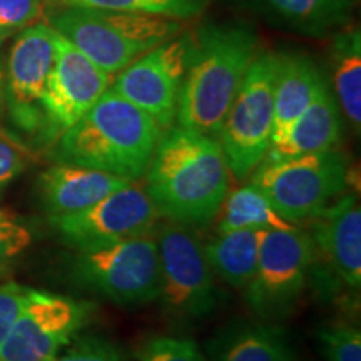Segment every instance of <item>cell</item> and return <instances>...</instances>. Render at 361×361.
Here are the masks:
<instances>
[{"label": "cell", "instance_id": "cell-32", "mask_svg": "<svg viewBox=\"0 0 361 361\" xmlns=\"http://www.w3.org/2000/svg\"><path fill=\"white\" fill-rule=\"evenodd\" d=\"M4 111H6V71L0 62V119H2Z\"/></svg>", "mask_w": 361, "mask_h": 361}, {"label": "cell", "instance_id": "cell-5", "mask_svg": "<svg viewBox=\"0 0 361 361\" xmlns=\"http://www.w3.org/2000/svg\"><path fill=\"white\" fill-rule=\"evenodd\" d=\"M159 259L157 303L171 322L192 324L214 313L221 290L204 241L192 226L159 219L154 226Z\"/></svg>", "mask_w": 361, "mask_h": 361}, {"label": "cell", "instance_id": "cell-9", "mask_svg": "<svg viewBox=\"0 0 361 361\" xmlns=\"http://www.w3.org/2000/svg\"><path fill=\"white\" fill-rule=\"evenodd\" d=\"M313 243L300 226L263 231L255 276L243 291L256 318L281 322L296 310L308 286Z\"/></svg>", "mask_w": 361, "mask_h": 361}, {"label": "cell", "instance_id": "cell-14", "mask_svg": "<svg viewBox=\"0 0 361 361\" xmlns=\"http://www.w3.org/2000/svg\"><path fill=\"white\" fill-rule=\"evenodd\" d=\"M310 221L313 263L310 273L324 283H338L350 291L361 288V207L353 194H343Z\"/></svg>", "mask_w": 361, "mask_h": 361}, {"label": "cell", "instance_id": "cell-26", "mask_svg": "<svg viewBox=\"0 0 361 361\" xmlns=\"http://www.w3.org/2000/svg\"><path fill=\"white\" fill-rule=\"evenodd\" d=\"M318 343L326 361H361L360 326L335 323L318 331Z\"/></svg>", "mask_w": 361, "mask_h": 361}, {"label": "cell", "instance_id": "cell-28", "mask_svg": "<svg viewBox=\"0 0 361 361\" xmlns=\"http://www.w3.org/2000/svg\"><path fill=\"white\" fill-rule=\"evenodd\" d=\"M52 361H124V356L112 341L89 335L72 340Z\"/></svg>", "mask_w": 361, "mask_h": 361}, {"label": "cell", "instance_id": "cell-16", "mask_svg": "<svg viewBox=\"0 0 361 361\" xmlns=\"http://www.w3.org/2000/svg\"><path fill=\"white\" fill-rule=\"evenodd\" d=\"M128 184H130V180L102 171L56 162L39 174L37 196L51 218L75 213L96 204L97 201Z\"/></svg>", "mask_w": 361, "mask_h": 361}, {"label": "cell", "instance_id": "cell-12", "mask_svg": "<svg viewBox=\"0 0 361 361\" xmlns=\"http://www.w3.org/2000/svg\"><path fill=\"white\" fill-rule=\"evenodd\" d=\"M191 54V40H166L117 72L112 89L147 112L162 130L169 129L178 114L179 94Z\"/></svg>", "mask_w": 361, "mask_h": 361}, {"label": "cell", "instance_id": "cell-19", "mask_svg": "<svg viewBox=\"0 0 361 361\" xmlns=\"http://www.w3.org/2000/svg\"><path fill=\"white\" fill-rule=\"evenodd\" d=\"M324 84L326 82L319 71L308 57H279L271 146L279 144L286 137L291 126L313 102Z\"/></svg>", "mask_w": 361, "mask_h": 361}, {"label": "cell", "instance_id": "cell-29", "mask_svg": "<svg viewBox=\"0 0 361 361\" xmlns=\"http://www.w3.org/2000/svg\"><path fill=\"white\" fill-rule=\"evenodd\" d=\"M29 288L12 281H0V343L6 340L12 324L24 308Z\"/></svg>", "mask_w": 361, "mask_h": 361}, {"label": "cell", "instance_id": "cell-7", "mask_svg": "<svg viewBox=\"0 0 361 361\" xmlns=\"http://www.w3.org/2000/svg\"><path fill=\"white\" fill-rule=\"evenodd\" d=\"M279 56L258 54L239 85L218 141L231 176L250 178L271 146Z\"/></svg>", "mask_w": 361, "mask_h": 361}, {"label": "cell", "instance_id": "cell-27", "mask_svg": "<svg viewBox=\"0 0 361 361\" xmlns=\"http://www.w3.org/2000/svg\"><path fill=\"white\" fill-rule=\"evenodd\" d=\"M37 154L19 135L0 128V192L7 189L19 176L25 173Z\"/></svg>", "mask_w": 361, "mask_h": 361}, {"label": "cell", "instance_id": "cell-13", "mask_svg": "<svg viewBox=\"0 0 361 361\" xmlns=\"http://www.w3.org/2000/svg\"><path fill=\"white\" fill-rule=\"evenodd\" d=\"M112 75L94 64L61 34L56 35V59L40 109L49 134L61 135L75 124L109 89Z\"/></svg>", "mask_w": 361, "mask_h": 361}, {"label": "cell", "instance_id": "cell-10", "mask_svg": "<svg viewBox=\"0 0 361 361\" xmlns=\"http://www.w3.org/2000/svg\"><path fill=\"white\" fill-rule=\"evenodd\" d=\"M94 305L29 288L6 340L0 361H52L89 323Z\"/></svg>", "mask_w": 361, "mask_h": 361}, {"label": "cell", "instance_id": "cell-4", "mask_svg": "<svg viewBox=\"0 0 361 361\" xmlns=\"http://www.w3.org/2000/svg\"><path fill=\"white\" fill-rule=\"evenodd\" d=\"M51 27L94 64L114 75L179 32V22L161 16L67 7Z\"/></svg>", "mask_w": 361, "mask_h": 361}, {"label": "cell", "instance_id": "cell-23", "mask_svg": "<svg viewBox=\"0 0 361 361\" xmlns=\"http://www.w3.org/2000/svg\"><path fill=\"white\" fill-rule=\"evenodd\" d=\"M69 7L102 8L161 16L168 19H191L204 11L207 0H64Z\"/></svg>", "mask_w": 361, "mask_h": 361}, {"label": "cell", "instance_id": "cell-15", "mask_svg": "<svg viewBox=\"0 0 361 361\" xmlns=\"http://www.w3.org/2000/svg\"><path fill=\"white\" fill-rule=\"evenodd\" d=\"M56 35L51 25L27 27L8 56L6 106L13 123L27 133L42 126L40 101L56 59Z\"/></svg>", "mask_w": 361, "mask_h": 361}, {"label": "cell", "instance_id": "cell-11", "mask_svg": "<svg viewBox=\"0 0 361 361\" xmlns=\"http://www.w3.org/2000/svg\"><path fill=\"white\" fill-rule=\"evenodd\" d=\"M159 219L156 207L137 183H130L75 213L49 218L61 241L75 251H96L151 233Z\"/></svg>", "mask_w": 361, "mask_h": 361}, {"label": "cell", "instance_id": "cell-2", "mask_svg": "<svg viewBox=\"0 0 361 361\" xmlns=\"http://www.w3.org/2000/svg\"><path fill=\"white\" fill-rule=\"evenodd\" d=\"M164 133L147 112L109 87L57 137L54 159L102 171L130 183L146 174Z\"/></svg>", "mask_w": 361, "mask_h": 361}, {"label": "cell", "instance_id": "cell-25", "mask_svg": "<svg viewBox=\"0 0 361 361\" xmlns=\"http://www.w3.org/2000/svg\"><path fill=\"white\" fill-rule=\"evenodd\" d=\"M135 361H207L196 341L184 336L156 335L139 346Z\"/></svg>", "mask_w": 361, "mask_h": 361}, {"label": "cell", "instance_id": "cell-33", "mask_svg": "<svg viewBox=\"0 0 361 361\" xmlns=\"http://www.w3.org/2000/svg\"><path fill=\"white\" fill-rule=\"evenodd\" d=\"M16 32V30H12V29H6V27H0V44L4 42V40H6L7 37H11V35Z\"/></svg>", "mask_w": 361, "mask_h": 361}, {"label": "cell", "instance_id": "cell-24", "mask_svg": "<svg viewBox=\"0 0 361 361\" xmlns=\"http://www.w3.org/2000/svg\"><path fill=\"white\" fill-rule=\"evenodd\" d=\"M34 231L11 207L0 206V281L11 276L17 261L32 246Z\"/></svg>", "mask_w": 361, "mask_h": 361}, {"label": "cell", "instance_id": "cell-3", "mask_svg": "<svg viewBox=\"0 0 361 361\" xmlns=\"http://www.w3.org/2000/svg\"><path fill=\"white\" fill-rule=\"evenodd\" d=\"M258 40L241 27L211 29L192 44L178 104V126L218 139L221 126L251 62Z\"/></svg>", "mask_w": 361, "mask_h": 361}, {"label": "cell", "instance_id": "cell-22", "mask_svg": "<svg viewBox=\"0 0 361 361\" xmlns=\"http://www.w3.org/2000/svg\"><path fill=\"white\" fill-rule=\"evenodd\" d=\"M333 85L336 102L351 126L360 133L361 126V39L360 30H350L336 37L333 45Z\"/></svg>", "mask_w": 361, "mask_h": 361}, {"label": "cell", "instance_id": "cell-20", "mask_svg": "<svg viewBox=\"0 0 361 361\" xmlns=\"http://www.w3.org/2000/svg\"><path fill=\"white\" fill-rule=\"evenodd\" d=\"M263 231L238 229L229 233H216L204 243L207 259L216 276L238 291H245L255 276L258 264L259 243Z\"/></svg>", "mask_w": 361, "mask_h": 361}, {"label": "cell", "instance_id": "cell-17", "mask_svg": "<svg viewBox=\"0 0 361 361\" xmlns=\"http://www.w3.org/2000/svg\"><path fill=\"white\" fill-rule=\"evenodd\" d=\"M211 361H295L290 331L264 319H234L207 345Z\"/></svg>", "mask_w": 361, "mask_h": 361}, {"label": "cell", "instance_id": "cell-18", "mask_svg": "<svg viewBox=\"0 0 361 361\" xmlns=\"http://www.w3.org/2000/svg\"><path fill=\"white\" fill-rule=\"evenodd\" d=\"M341 141V116L336 99L324 84L313 102L291 126L279 144L269 146L261 162H279L291 157L336 149Z\"/></svg>", "mask_w": 361, "mask_h": 361}, {"label": "cell", "instance_id": "cell-1", "mask_svg": "<svg viewBox=\"0 0 361 361\" xmlns=\"http://www.w3.org/2000/svg\"><path fill=\"white\" fill-rule=\"evenodd\" d=\"M142 179L161 218L201 228L218 218L231 173L218 139L176 126L161 134Z\"/></svg>", "mask_w": 361, "mask_h": 361}, {"label": "cell", "instance_id": "cell-21", "mask_svg": "<svg viewBox=\"0 0 361 361\" xmlns=\"http://www.w3.org/2000/svg\"><path fill=\"white\" fill-rule=\"evenodd\" d=\"M219 214L221 218L216 228L218 233L238 231V229L274 231V229H290L296 226L284 219L271 204L268 196L251 180L233 191H228Z\"/></svg>", "mask_w": 361, "mask_h": 361}, {"label": "cell", "instance_id": "cell-8", "mask_svg": "<svg viewBox=\"0 0 361 361\" xmlns=\"http://www.w3.org/2000/svg\"><path fill=\"white\" fill-rule=\"evenodd\" d=\"M71 276L78 286L119 306L154 303L159 295L154 229L96 251H75Z\"/></svg>", "mask_w": 361, "mask_h": 361}, {"label": "cell", "instance_id": "cell-30", "mask_svg": "<svg viewBox=\"0 0 361 361\" xmlns=\"http://www.w3.org/2000/svg\"><path fill=\"white\" fill-rule=\"evenodd\" d=\"M283 16L298 20H314L328 16L340 0H268Z\"/></svg>", "mask_w": 361, "mask_h": 361}, {"label": "cell", "instance_id": "cell-31", "mask_svg": "<svg viewBox=\"0 0 361 361\" xmlns=\"http://www.w3.org/2000/svg\"><path fill=\"white\" fill-rule=\"evenodd\" d=\"M42 0H0V27L17 30L37 19Z\"/></svg>", "mask_w": 361, "mask_h": 361}, {"label": "cell", "instance_id": "cell-6", "mask_svg": "<svg viewBox=\"0 0 361 361\" xmlns=\"http://www.w3.org/2000/svg\"><path fill=\"white\" fill-rule=\"evenodd\" d=\"M348 174L346 156L331 149L279 162H261L250 178L274 209L298 226L345 194Z\"/></svg>", "mask_w": 361, "mask_h": 361}]
</instances>
